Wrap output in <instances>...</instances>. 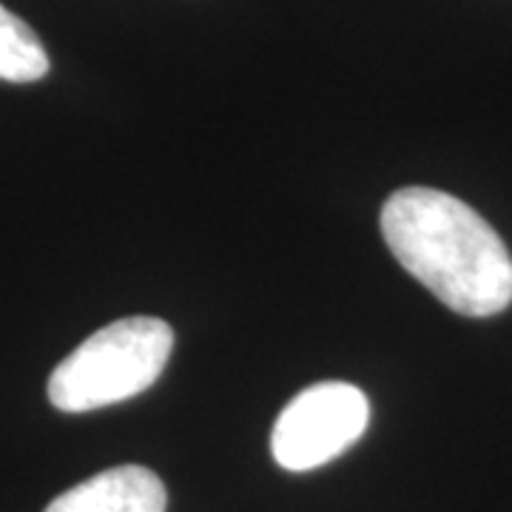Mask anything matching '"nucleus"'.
<instances>
[{
    "label": "nucleus",
    "instance_id": "obj_1",
    "mask_svg": "<svg viewBox=\"0 0 512 512\" xmlns=\"http://www.w3.org/2000/svg\"><path fill=\"white\" fill-rule=\"evenodd\" d=\"M382 237L404 271L461 316H495L512 302V256L493 225L436 188H402L382 208Z\"/></svg>",
    "mask_w": 512,
    "mask_h": 512
},
{
    "label": "nucleus",
    "instance_id": "obj_2",
    "mask_svg": "<svg viewBox=\"0 0 512 512\" xmlns=\"http://www.w3.org/2000/svg\"><path fill=\"white\" fill-rule=\"evenodd\" d=\"M171 350L174 330L163 319H117L55 367L49 402L63 413H89L134 399L160 379Z\"/></svg>",
    "mask_w": 512,
    "mask_h": 512
},
{
    "label": "nucleus",
    "instance_id": "obj_3",
    "mask_svg": "<svg viewBox=\"0 0 512 512\" xmlns=\"http://www.w3.org/2000/svg\"><path fill=\"white\" fill-rule=\"evenodd\" d=\"M370 421L367 396L348 382H319L302 390L274 424L271 450L279 467L308 473L362 439Z\"/></svg>",
    "mask_w": 512,
    "mask_h": 512
},
{
    "label": "nucleus",
    "instance_id": "obj_4",
    "mask_svg": "<svg viewBox=\"0 0 512 512\" xmlns=\"http://www.w3.org/2000/svg\"><path fill=\"white\" fill-rule=\"evenodd\" d=\"M163 481L146 467L126 464L57 495L46 512H165Z\"/></svg>",
    "mask_w": 512,
    "mask_h": 512
},
{
    "label": "nucleus",
    "instance_id": "obj_5",
    "mask_svg": "<svg viewBox=\"0 0 512 512\" xmlns=\"http://www.w3.org/2000/svg\"><path fill=\"white\" fill-rule=\"evenodd\" d=\"M49 74V55L40 37L0 3V80L35 83Z\"/></svg>",
    "mask_w": 512,
    "mask_h": 512
}]
</instances>
